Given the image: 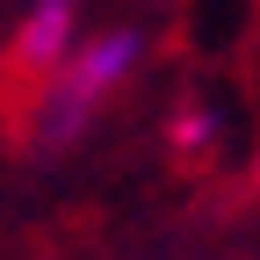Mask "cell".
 Here are the masks:
<instances>
[{
    "mask_svg": "<svg viewBox=\"0 0 260 260\" xmlns=\"http://www.w3.org/2000/svg\"><path fill=\"white\" fill-rule=\"evenodd\" d=\"M138 58H145V37H138V29H102V37H80V44L37 80V109H29L37 138H44V145L80 138V130L102 116V102H109L130 73H138Z\"/></svg>",
    "mask_w": 260,
    "mask_h": 260,
    "instance_id": "1",
    "label": "cell"
},
{
    "mask_svg": "<svg viewBox=\"0 0 260 260\" xmlns=\"http://www.w3.org/2000/svg\"><path fill=\"white\" fill-rule=\"evenodd\" d=\"M73 44H80V0H37L15 29V65L29 80H44Z\"/></svg>",
    "mask_w": 260,
    "mask_h": 260,
    "instance_id": "2",
    "label": "cell"
},
{
    "mask_svg": "<svg viewBox=\"0 0 260 260\" xmlns=\"http://www.w3.org/2000/svg\"><path fill=\"white\" fill-rule=\"evenodd\" d=\"M203 138H210V116L188 109V116H181V145H203Z\"/></svg>",
    "mask_w": 260,
    "mask_h": 260,
    "instance_id": "3",
    "label": "cell"
}]
</instances>
